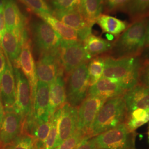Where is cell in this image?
Instances as JSON below:
<instances>
[{
    "instance_id": "cell-1",
    "label": "cell",
    "mask_w": 149,
    "mask_h": 149,
    "mask_svg": "<svg viewBox=\"0 0 149 149\" xmlns=\"http://www.w3.org/2000/svg\"><path fill=\"white\" fill-rule=\"evenodd\" d=\"M148 18L134 22L112 44L111 57L115 59L136 57L145 48Z\"/></svg>"
},
{
    "instance_id": "cell-38",
    "label": "cell",
    "mask_w": 149,
    "mask_h": 149,
    "mask_svg": "<svg viewBox=\"0 0 149 149\" xmlns=\"http://www.w3.org/2000/svg\"><path fill=\"white\" fill-rule=\"evenodd\" d=\"M7 64V61L6 59L5 56L4 55L3 52H2L1 48H0V76L3 73L6 66Z\"/></svg>"
},
{
    "instance_id": "cell-26",
    "label": "cell",
    "mask_w": 149,
    "mask_h": 149,
    "mask_svg": "<svg viewBox=\"0 0 149 149\" xmlns=\"http://www.w3.org/2000/svg\"><path fill=\"white\" fill-rule=\"evenodd\" d=\"M86 51L92 58L111 50L112 44L105 39L91 34L83 42Z\"/></svg>"
},
{
    "instance_id": "cell-22",
    "label": "cell",
    "mask_w": 149,
    "mask_h": 149,
    "mask_svg": "<svg viewBox=\"0 0 149 149\" xmlns=\"http://www.w3.org/2000/svg\"><path fill=\"white\" fill-rule=\"evenodd\" d=\"M37 15L48 23L63 40L65 41H79L77 31L60 21L54 16L40 13H37Z\"/></svg>"
},
{
    "instance_id": "cell-5",
    "label": "cell",
    "mask_w": 149,
    "mask_h": 149,
    "mask_svg": "<svg viewBox=\"0 0 149 149\" xmlns=\"http://www.w3.org/2000/svg\"><path fill=\"white\" fill-rule=\"evenodd\" d=\"M31 30L40 55L58 52L63 39L48 23L41 19L34 20L31 23Z\"/></svg>"
},
{
    "instance_id": "cell-46",
    "label": "cell",
    "mask_w": 149,
    "mask_h": 149,
    "mask_svg": "<svg viewBox=\"0 0 149 149\" xmlns=\"http://www.w3.org/2000/svg\"><path fill=\"white\" fill-rule=\"evenodd\" d=\"M106 1V0H104V2H105V1Z\"/></svg>"
},
{
    "instance_id": "cell-44",
    "label": "cell",
    "mask_w": 149,
    "mask_h": 149,
    "mask_svg": "<svg viewBox=\"0 0 149 149\" xmlns=\"http://www.w3.org/2000/svg\"><path fill=\"white\" fill-rule=\"evenodd\" d=\"M148 138H149V129H148Z\"/></svg>"
},
{
    "instance_id": "cell-12",
    "label": "cell",
    "mask_w": 149,
    "mask_h": 149,
    "mask_svg": "<svg viewBox=\"0 0 149 149\" xmlns=\"http://www.w3.org/2000/svg\"><path fill=\"white\" fill-rule=\"evenodd\" d=\"M106 101L97 97L87 96L78 109L77 129L89 135L91 127L98 113Z\"/></svg>"
},
{
    "instance_id": "cell-37",
    "label": "cell",
    "mask_w": 149,
    "mask_h": 149,
    "mask_svg": "<svg viewBox=\"0 0 149 149\" xmlns=\"http://www.w3.org/2000/svg\"><path fill=\"white\" fill-rule=\"evenodd\" d=\"M6 23L4 17L3 10L0 11V48H1V43L2 38L6 31Z\"/></svg>"
},
{
    "instance_id": "cell-43",
    "label": "cell",
    "mask_w": 149,
    "mask_h": 149,
    "mask_svg": "<svg viewBox=\"0 0 149 149\" xmlns=\"http://www.w3.org/2000/svg\"><path fill=\"white\" fill-rule=\"evenodd\" d=\"M5 0H0V11L3 10Z\"/></svg>"
},
{
    "instance_id": "cell-19",
    "label": "cell",
    "mask_w": 149,
    "mask_h": 149,
    "mask_svg": "<svg viewBox=\"0 0 149 149\" xmlns=\"http://www.w3.org/2000/svg\"><path fill=\"white\" fill-rule=\"evenodd\" d=\"M49 85L42 81H38L33 109L35 118L38 121H49Z\"/></svg>"
},
{
    "instance_id": "cell-29",
    "label": "cell",
    "mask_w": 149,
    "mask_h": 149,
    "mask_svg": "<svg viewBox=\"0 0 149 149\" xmlns=\"http://www.w3.org/2000/svg\"><path fill=\"white\" fill-rule=\"evenodd\" d=\"M8 149H37L35 139L25 134L19 136L11 144Z\"/></svg>"
},
{
    "instance_id": "cell-30",
    "label": "cell",
    "mask_w": 149,
    "mask_h": 149,
    "mask_svg": "<svg viewBox=\"0 0 149 149\" xmlns=\"http://www.w3.org/2000/svg\"><path fill=\"white\" fill-rule=\"evenodd\" d=\"M90 136L87 134L77 130L70 136L69 138L65 140L63 143L54 149H74L87 136Z\"/></svg>"
},
{
    "instance_id": "cell-41",
    "label": "cell",
    "mask_w": 149,
    "mask_h": 149,
    "mask_svg": "<svg viewBox=\"0 0 149 149\" xmlns=\"http://www.w3.org/2000/svg\"><path fill=\"white\" fill-rule=\"evenodd\" d=\"M146 112V122L148 123L149 122V108L145 109Z\"/></svg>"
},
{
    "instance_id": "cell-34",
    "label": "cell",
    "mask_w": 149,
    "mask_h": 149,
    "mask_svg": "<svg viewBox=\"0 0 149 149\" xmlns=\"http://www.w3.org/2000/svg\"><path fill=\"white\" fill-rule=\"evenodd\" d=\"M135 121L142 123L143 124H146V112L144 109L139 108L136 109L133 112L129 114V117Z\"/></svg>"
},
{
    "instance_id": "cell-6",
    "label": "cell",
    "mask_w": 149,
    "mask_h": 149,
    "mask_svg": "<svg viewBox=\"0 0 149 149\" xmlns=\"http://www.w3.org/2000/svg\"><path fill=\"white\" fill-rule=\"evenodd\" d=\"M87 63L81 64L69 74L66 96L71 106H79L87 96L90 87Z\"/></svg>"
},
{
    "instance_id": "cell-35",
    "label": "cell",
    "mask_w": 149,
    "mask_h": 149,
    "mask_svg": "<svg viewBox=\"0 0 149 149\" xmlns=\"http://www.w3.org/2000/svg\"><path fill=\"white\" fill-rule=\"evenodd\" d=\"M128 0H106L107 9L108 11H114L119 8H123Z\"/></svg>"
},
{
    "instance_id": "cell-27",
    "label": "cell",
    "mask_w": 149,
    "mask_h": 149,
    "mask_svg": "<svg viewBox=\"0 0 149 149\" xmlns=\"http://www.w3.org/2000/svg\"><path fill=\"white\" fill-rule=\"evenodd\" d=\"M104 68V58L96 57L91 60L87 65L90 86L95 84L103 76Z\"/></svg>"
},
{
    "instance_id": "cell-32",
    "label": "cell",
    "mask_w": 149,
    "mask_h": 149,
    "mask_svg": "<svg viewBox=\"0 0 149 149\" xmlns=\"http://www.w3.org/2000/svg\"><path fill=\"white\" fill-rule=\"evenodd\" d=\"M81 0H51L55 11H68L79 8Z\"/></svg>"
},
{
    "instance_id": "cell-42",
    "label": "cell",
    "mask_w": 149,
    "mask_h": 149,
    "mask_svg": "<svg viewBox=\"0 0 149 149\" xmlns=\"http://www.w3.org/2000/svg\"><path fill=\"white\" fill-rule=\"evenodd\" d=\"M145 56L146 58H148L149 60V47L146 48V50L145 51Z\"/></svg>"
},
{
    "instance_id": "cell-9",
    "label": "cell",
    "mask_w": 149,
    "mask_h": 149,
    "mask_svg": "<svg viewBox=\"0 0 149 149\" xmlns=\"http://www.w3.org/2000/svg\"><path fill=\"white\" fill-rule=\"evenodd\" d=\"M14 66L20 69L29 82L33 107L38 79L36 74V66L32 53V42L29 38L23 43L19 58L16 64H14Z\"/></svg>"
},
{
    "instance_id": "cell-17",
    "label": "cell",
    "mask_w": 149,
    "mask_h": 149,
    "mask_svg": "<svg viewBox=\"0 0 149 149\" xmlns=\"http://www.w3.org/2000/svg\"><path fill=\"white\" fill-rule=\"evenodd\" d=\"M125 92L115 80L102 77L95 84L90 86L87 96H95L107 100L123 96Z\"/></svg>"
},
{
    "instance_id": "cell-4",
    "label": "cell",
    "mask_w": 149,
    "mask_h": 149,
    "mask_svg": "<svg viewBox=\"0 0 149 149\" xmlns=\"http://www.w3.org/2000/svg\"><path fill=\"white\" fill-rule=\"evenodd\" d=\"M93 138L98 149H134L133 132L125 122Z\"/></svg>"
},
{
    "instance_id": "cell-33",
    "label": "cell",
    "mask_w": 149,
    "mask_h": 149,
    "mask_svg": "<svg viewBox=\"0 0 149 149\" xmlns=\"http://www.w3.org/2000/svg\"><path fill=\"white\" fill-rule=\"evenodd\" d=\"M139 80L141 81L143 85L149 88V60L141 67Z\"/></svg>"
},
{
    "instance_id": "cell-20",
    "label": "cell",
    "mask_w": 149,
    "mask_h": 149,
    "mask_svg": "<svg viewBox=\"0 0 149 149\" xmlns=\"http://www.w3.org/2000/svg\"><path fill=\"white\" fill-rule=\"evenodd\" d=\"M3 12L6 29L24 28L26 26V18L15 0H5Z\"/></svg>"
},
{
    "instance_id": "cell-8",
    "label": "cell",
    "mask_w": 149,
    "mask_h": 149,
    "mask_svg": "<svg viewBox=\"0 0 149 149\" xmlns=\"http://www.w3.org/2000/svg\"><path fill=\"white\" fill-rule=\"evenodd\" d=\"M16 86V102L13 109L19 114L24 121L34 114L31 98V91L29 82L20 69L14 66Z\"/></svg>"
},
{
    "instance_id": "cell-39",
    "label": "cell",
    "mask_w": 149,
    "mask_h": 149,
    "mask_svg": "<svg viewBox=\"0 0 149 149\" xmlns=\"http://www.w3.org/2000/svg\"><path fill=\"white\" fill-rule=\"evenodd\" d=\"M148 47H149V19L147 22L145 34V48Z\"/></svg>"
},
{
    "instance_id": "cell-7",
    "label": "cell",
    "mask_w": 149,
    "mask_h": 149,
    "mask_svg": "<svg viewBox=\"0 0 149 149\" xmlns=\"http://www.w3.org/2000/svg\"><path fill=\"white\" fill-rule=\"evenodd\" d=\"M58 58L63 70L67 74L92 58L86 52L82 42L64 40L58 49Z\"/></svg>"
},
{
    "instance_id": "cell-23",
    "label": "cell",
    "mask_w": 149,
    "mask_h": 149,
    "mask_svg": "<svg viewBox=\"0 0 149 149\" xmlns=\"http://www.w3.org/2000/svg\"><path fill=\"white\" fill-rule=\"evenodd\" d=\"M104 0H81L80 11L87 23L92 27L101 15Z\"/></svg>"
},
{
    "instance_id": "cell-16",
    "label": "cell",
    "mask_w": 149,
    "mask_h": 149,
    "mask_svg": "<svg viewBox=\"0 0 149 149\" xmlns=\"http://www.w3.org/2000/svg\"><path fill=\"white\" fill-rule=\"evenodd\" d=\"M123 97L129 114L136 109L149 108V88L142 84L127 91Z\"/></svg>"
},
{
    "instance_id": "cell-11",
    "label": "cell",
    "mask_w": 149,
    "mask_h": 149,
    "mask_svg": "<svg viewBox=\"0 0 149 149\" xmlns=\"http://www.w3.org/2000/svg\"><path fill=\"white\" fill-rule=\"evenodd\" d=\"M78 109L66 103L61 108L59 118L58 135L52 149H55L65 140L69 138L77 130Z\"/></svg>"
},
{
    "instance_id": "cell-3",
    "label": "cell",
    "mask_w": 149,
    "mask_h": 149,
    "mask_svg": "<svg viewBox=\"0 0 149 149\" xmlns=\"http://www.w3.org/2000/svg\"><path fill=\"white\" fill-rule=\"evenodd\" d=\"M127 109L123 96L107 100L98 113L89 132L94 137L124 122Z\"/></svg>"
},
{
    "instance_id": "cell-10",
    "label": "cell",
    "mask_w": 149,
    "mask_h": 149,
    "mask_svg": "<svg viewBox=\"0 0 149 149\" xmlns=\"http://www.w3.org/2000/svg\"><path fill=\"white\" fill-rule=\"evenodd\" d=\"M23 119L13 108L5 109L0 127V145H11L23 132Z\"/></svg>"
},
{
    "instance_id": "cell-28",
    "label": "cell",
    "mask_w": 149,
    "mask_h": 149,
    "mask_svg": "<svg viewBox=\"0 0 149 149\" xmlns=\"http://www.w3.org/2000/svg\"><path fill=\"white\" fill-rule=\"evenodd\" d=\"M60 113L61 108L58 110L49 118L50 124V130L48 136L43 145L42 149H52L53 148L58 135V127Z\"/></svg>"
},
{
    "instance_id": "cell-18",
    "label": "cell",
    "mask_w": 149,
    "mask_h": 149,
    "mask_svg": "<svg viewBox=\"0 0 149 149\" xmlns=\"http://www.w3.org/2000/svg\"><path fill=\"white\" fill-rule=\"evenodd\" d=\"M66 100L65 82L63 74H61L49 85L48 107L49 117L52 116L58 110L64 106Z\"/></svg>"
},
{
    "instance_id": "cell-25",
    "label": "cell",
    "mask_w": 149,
    "mask_h": 149,
    "mask_svg": "<svg viewBox=\"0 0 149 149\" xmlns=\"http://www.w3.org/2000/svg\"><path fill=\"white\" fill-rule=\"evenodd\" d=\"M133 22L149 17V0H128L124 8Z\"/></svg>"
},
{
    "instance_id": "cell-40",
    "label": "cell",
    "mask_w": 149,
    "mask_h": 149,
    "mask_svg": "<svg viewBox=\"0 0 149 149\" xmlns=\"http://www.w3.org/2000/svg\"><path fill=\"white\" fill-rule=\"evenodd\" d=\"M4 114H5L4 107H3L1 97H0V127H1V124H2V122L3 119Z\"/></svg>"
},
{
    "instance_id": "cell-2",
    "label": "cell",
    "mask_w": 149,
    "mask_h": 149,
    "mask_svg": "<svg viewBox=\"0 0 149 149\" xmlns=\"http://www.w3.org/2000/svg\"><path fill=\"white\" fill-rule=\"evenodd\" d=\"M104 58L102 77L115 80L126 91L138 84L141 67L138 56L120 59L107 56Z\"/></svg>"
},
{
    "instance_id": "cell-15",
    "label": "cell",
    "mask_w": 149,
    "mask_h": 149,
    "mask_svg": "<svg viewBox=\"0 0 149 149\" xmlns=\"http://www.w3.org/2000/svg\"><path fill=\"white\" fill-rule=\"evenodd\" d=\"M16 86L13 68L7 57L5 70L1 77L0 97L5 109L13 108L16 102Z\"/></svg>"
},
{
    "instance_id": "cell-21",
    "label": "cell",
    "mask_w": 149,
    "mask_h": 149,
    "mask_svg": "<svg viewBox=\"0 0 149 149\" xmlns=\"http://www.w3.org/2000/svg\"><path fill=\"white\" fill-rule=\"evenodd\" d=\"M53 16L77 33L91 27L86 21L79 7L68 11H54Z\"/></svg>"
},
{
    "instance_id": "cell-24",
    "label": "cell",
    "mask_w": 149,
    "mask_h": 149,
    "mask_svg": "<svg viewBox=\"0 0 149 149\" xmlns=\"http://www.w3.org/2000/svg\"><path fill=\"white\" fill-rule=\"evenodd\" d=\"M96 22L103 32L112 36L119 35L129 26L125 22L123 21L116 17L102 14L98 17Z\"/></svg>"
},
{
    "instance_id": "cell-31",
    "label": "cell",
    "mask_w": 149,
    "mask_h": 149,
    "mask_svg": "<svg viewBox=\"0 0 149 149\" xmlns=\"http://www.w3.org/2000/svg\"><path fill=\"white\" fill-rule=\"evenodd\" d=\"M34 12L53 15L54 11L45 0H22Z\"/></svg>"
},
{
    "instance_id": "cell-13",
    "label": "cell",
    "mask_w": 149,
    "mask_h": 149,
    "mask_svg": "<svg viewBox=\"0 0 149 149\" xmlns=\"http://www.w3.org/2000/svg\"><path fill=\"white\" fill-rule=\"evenodd\" d=\"M26 28L6 29L2 38L1 47L8 59L13 64L18 61L23 42L29 37Z\"/></svg>"
},
{
    "instance_id": "cell-45",
    "label": "cell",
    "mask_w": 149,
    "mask_h": 149,
    "mask_svg": "<svg viewBox=\"0 0 149 149\" xmlns=\"http://www.w3.org/2000/svg\"><path fill=\"white\" fill-rule=\"evenodd\" d=\"M0 84H1V76H0Z\"/></svg>"
},
{
    "instance_id": "cell-36",
    "label": "cell",
    "mask_w": 149,
    "mask_h": 149,
    "mask_svg": "<svg viewBox=\"0 0 149 149\" xmlns=\"http://www.w3.org/2000/svg\"><path fill=\"white\" fill-rule=\"evenodd\" d=\"M74 149H98L94 138L87 136Z\"/></svg>"
},
{
    "instance_id": "cell-14",
    "label": "cell",
    "mask_w": 149,
    "mask_h": 149,
    "mask_svg": "<svg viewBox=\"0 0 149 149\" xmlns=\"http://www.w3.org/2000/svg\"><path fill=\"white\" fill-rule=\"evenodd\" d=\"M36 66L37 79L49 85L59 75L63 74V70L59 63L58 52L41 55Z\"/></svg>"
}]
</instances>
